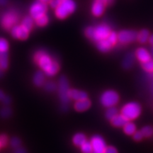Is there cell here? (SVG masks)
<instances>
[{
	"label": "cell",
	"mask_w": 153,
	"mask_h": 153,
	"mask_svg": "<svg viewBox=\"0 0 153 153\" xmlns=\"http://www.w3.org/2000/svg\"><path fill=\"white\" fill-rule=\"evenodd\" d=\"M34 60L48 76H54L59 71L60 65L58 62L45 51L36 52L34 55Z\"/></svg>",
	"instance_id": "cell-1"
},
{
	"label": "cell",
	"mask_w": 153,
	"mask_h": 153,
	"mask_svg": "<svg viewBox=\"0 0 153 153\" xmlns=\"http://www.w3.org/2000/svg\"><path fill=\"white\" fill-rule=\"evenodd\" d=\"M140 105L137 102H129L124 105L121 109V114L128 120H133L139 117L141 114Z\"/></svg>",
	"instance_id": "cell-2"
},
{
	"label": "cell",
	"mask_w": 153,
	"mask_h": 153,
	"mask_svg": "<svg viewBox=\"0 0 153 153\" xmlns=\"http://www.w3.org/2000/svg\"><path fill=\"white\" fill-rule=\"evenodd\" d=\"M75 9L76 4L73 0H63L55 8V15L60 19H65L68 15L73 13Z\"/></svg>",
	"instance_id": "cell-3"
},
{
	"label": "cell",
	"mask_w": 153,
	"mask_h": 153,
	"mask_svg": "<svg viewBox=\"0 0 153 153\" xmlns=\"http://www.w3.org/2000/svg\"><path fill=\"white\" fill-rule=\"evenodd\" d=\"M101 104L106 108L115 106L119 101V95L114 90L105 91L101 96Z\"/></svg>",
	"instance_id": "cell-4"
},
{
	"label": "cell",
	"mask_w": 153,
	"mask_h": 153,
	"mask_svg": "<svg viewBox=\"0 0 153 153\" xmlns=\"http://www.w3.org/2000/svg\"><path fill=\"white\" fill-rule=\"evenodd\" d=\"M19 21V15L15 11H7L1 16V25L6 30H9L14 27Z\"/></svg>",
	"instance_id": "cell-5"
},
{
	"label": "cell",
	"mask_w": 153,
	"mask_h": 153,
	"mask_svg": "<svg viewBox=\"0 0 153 153\" xmlns=\"http://www.w3.org/2000/svg\"><path fill=\"white\" fill-rule=\"evenodd\" d=\"M58 90L60 101H62V104L66 105L70 101V97L68 95L70 89H69L68 80L65 76H60V79H59Z\"/></svg>",
	"instance_id": "cell-6"
},
{
	"label": "cell",
	"mask_w": 153,
	"mask_h": 153,
	"mask_svg": "<svg viewBox=\"0 0 153 153\" xmlns=\"http://www.w3.org/2000/svg\"><path fill=\"white\" fill-rule=\"evenodd\" d=\"M111 32V30L108 25L105 24H99L94 27V31L91 40L94 42H98L101 40L106 39L109 36Z\"/></svg>",
	"instance_id": "cell-7"
},
{
	"label": "cell",
	"mask_w": 153,
	"mask_h": 153,
	"mask_svg": "<svg viewBox=\"0 0 153 153\" xmlns=\"http://www.w3.org/2000/svg\"><path fill=\"white\" fill-rule=\"evenodd\" d=\"M48 10L46 4L43 1H38L34 2L30 8V14L33 19H36L42 15L45 14Z\"/></svg>",
	"instance_id": "cell-8"
},
{
	"label": "cell",
	"mask_w": 153,
	"mask_h": 153,
	"mask_svg": "<svg viewBox=\"0 0 153 153\" xmlns=\"http://www.w3.org/2000/svg\"><path fill=\"white\" fill-rule=\"evenodd\" d=\"M137 33L135 30H123L118 33V41L122 44L132 43L137 39Z\"/></svg>",
	"instance_id": "cell-9"
},
{
	"label": "cell",
	"mask_w": 153,
	"mask_h": 153,
	"mask_svg": "<svg viewBox=\"0 0 153 153\" xmlns=\"http://www.w3.org/2000/svg\"><path fill=\"white\" fill-rule=\"evenodd\" d=\"M11 36L14 38H18L20 40H25L28 37L29 30L24 27L23 25L17 26L15 25L14 27L11 28Z\"/></svg>",
	"instance_id": "cell-10"
},
{
	"label": "cell",
	"mask_w": 153,
	"mask_h": 153,
	"mask_svg": "<svg viewBox=\"0 0 153 153\" xmlns=\"http://www.w3.org/2000/svg\"><path fill=\"white\" fill-rule=\"evenodd\" d=\"M92 145L93 151L98 153H104L106 148V145L104 140L99 135H94L91 138L90 141Z\"/></svg>",
	"instance_id": "cell-11"
},
{
	"label": "cell",
	"mask_w": 153,
	"mask_h": 153,
	"mask_svg": "<svg viewBox=\"0 0 153 153\" xmlns=\"http://www.w3.org/2000/svg\"><path fill=\"white\" fill-rule=\"evenodd\" d=\"M106 0H95L91 7V12L94 16H100L104 13L105 7L107 6Z\"/></svg>",
	"instance_id": "cell-12"
},
{
	"label": "cell",
	"mask_w": 153,
	"mask_h": 153,
	"mask_svg": "<svg viewBox=\"0 0 153 153\" xmlns=\"http://www.w3.org/2000/svg\"><path fill=\"white\" fill-rule=\"evenodd\" d=\"M135 56L141 63L145 62L152 59L150 53L144 48H139L135 52Z\"/></svg>",
	"instance_id": "cell-13"
},
{
	"label": "cell",
	"mask_w": 153,
	"mask_h": 153,
	"mask_svg": "<svg viewBox=\"0 0 153 153\" xmlns=\"http://www.w3.org/2000/svg\"><path fill=\"white\" fill-rule=\"evenodd\" d=\"M68 95L70 99L79 101L82 99H87V94L83 91H79L77 89H70L69 90Z\"/></svg>",
	"instance_id": "cell-14"
},
{
	"label": "cell",
	"mask_w": 153,
	"mask_h": 153,
	"mask_svg": "<svg viewBox=\"0 0 153 153\" xmlns=\"http://www.w3.org/2000/svg\"><path fill=\"white\" fill-rule=\"evenodd\" d=\"M97 48H98L101 52L106 53L111 49V48L114 46V45L111 43V41L108 39V38H106V39L101 40V41L97 42Z\"/></svg>",
	"instance_id": "cell-15"
},
{
	"label": "cell",
	"mask_w": 153,
	"mask_h": 153,
	"mask_svg": "<svg viewBox=\"0 0 153 153\" xmlns=\"http://www.w3.org/2000/svg\"><path fill=\"white\" fill-rule=\"evenodd\" d=\"M91 106V101L88 99H82V100L76 101L74 104V108L77 111H84L87 110Z\"/></svg>",
	"instance_id": "cell-16"
},
{
	"label": "cell",
	"mask_w": 153,
	"mask_h": 153,
	"mask_svg": "<svg viewBox=\"0 0 153 153\" xmlns=\"http://www.w3.org/2000/svg\"><path fill=\"white\" fill-rule=\"evenodd\" d=\"M111 124L115 127H123V126L127 123L128 120L124 117L122 114H118L114 118L111 120Z\"/></svg>",
	"instance_id": "cell-17"
},
{
	"label": "cell",
	"mask_w": 153,
	"mask_h": 153,
	"mask_svg": "<svg viewBox=\"0 0 153 153\" xmlns=\"http://www.w3.org/2000/svg\"><path fill=\"white\" fill-rule=\"evenodd\" d=\"M86 141H87V137H86L85 135L81 133L75 134L72 138V142H73L74 145L77 147L81 146Z\"/></svg>",
	"instance_id": "cell-18"
},
{
	"label": "cell",
	"mask_w": 153,
	"mask_h": 153,
	"mask_svg": "<svg viewBox=\"0 0 153 153\" xmlns=\"http://www.w3.org/2000/svg\"><path fill=\"white\" fill-rule=\"evenodd\" d=\"M149 37H150V33L148 30L143 29L139 33H137V40L139 43H145L148 41Z\"/></svg>",
	"instance_id": "cell-19"
},
{
	"label": "cell",
	"mask_w": 153,
	"mask_h": 153,
	"mask_svg": "<svg viewBox=\"0 0 153 153\" xmlns=\"http://www.w3.org/2000/svg\"><path fill=\"white\" fill-rule=\"evenodd\" d=\"M123 131L126 135H132L136 131V126H135V125L133 122H131V120H128L123 126Z\"/></svg>",
	"instance_id": "cell-20"
},
{
	"label": "cell",
	"mask_w": 153,
	"mask_h": 153,
	"mask_svg": "<svg viewBox=\"0 0 153 153\" xmlns=\"http://www.w3.org/2000/svg\"><path fill=\"white\" fill-rule=\"evenodd\" d=\"M45 82V75L41 71L36 72L33 76V83L37 87H41L44 84Z\"/></svg>",
	"instance_id": "cell-21"
},
{
	"label": "cell",
	"mask_w": 153,
	"mask_h": 153,
	"mask_svg": "<svg viewBox=\"0 0 153 153\" xmlns=\"http://www.w3.org/2000/svg\"><path fill=\"white\" fill-rule=\"evenodd\" d=\"M8 65L9 59L7 52H0V68L1 70H6Z\"/></svg>",
	"instance_id": "cell-22"
},
{
	"label": "cell",
	"mask_w": 153,
	"mask_h": 153,
	"mask_svg": "<svg viewBox=\"0 0 153 153\" xmlns=\"http://www.w3.org/2000/svg\"><path fill=\"white\" fill-rule=\"evenodd\" d=\"M118 114V111L115 106H111L108 108V109L106 111V117L107 119L111 120L115 116Z\"/></svg>",
	"instance_id": "cell-23"
},
{
	"label": "cell",
	"mask_w": 153,
	"mask_h": 153,
	"mask_svg": "<svg viewBox=\"0 0 153 153\" xmlns=\"http://www.w3.org/2000/svg\"><path fill=\"white\" fill-rule=\"evenodd\" d=\"M133 63L134 56L132 54H129L125 57V59H124L123 65L126 69H129L133 65Z\"/></svg>",
	"instance_id": "cell-24"
},
{
	"label": "cell",
	"mask_w": 153,
	"mask_h": 153,
	"mask_svg": "<svg viewBox=\"0 0 153 153\" xmlns=\"http://www.w3.org/2000/svg\"><path fill=\"white\" fill-rule=\"evenodd\" d=\"M22 25L28 30H31L33 26V19L31 16H26L23 19Z\"/></svg>",
	"instance_id": "cell-25"
},
{
	"label": "cell",
	"mask_w": 153,
	"mask_h": 153,
	"mask_svg": "<svg viewBox=\"0 0 153 153\" xmlns=\"http://www.w3.org/2000/svg\"><path fill=\"white\" fill-rule=\"evenodd\" d=\"M36 22L38 26H44L49 22V18L46 14H43L36 19Z\"/></svg>",
	"instance_id": "cell-26"
},
{
	"label": "cell",
	"mask_w": 153,
	"mask_h": 153,
	"mask_svg": "<svg viewBox=\"0 0 153 153\" xmlns=\"http://www.w3.org/2000/svg\"><path fill=\"white\" fill-rule=\"evenodd\" d=\"M80 148L82 153H92L93 152L92 145L90 142H88V141H86L83 145H81Z\"/></svg>",
	"instance_id": "cell-27"
},
{
	"label": "cell",
	"mask_w": 153,
	"mask_h": 153,
	"mask_svg": "<svg viewBox=\"0 0 153 153\" xmlns=\"http://www.w3.org/2000/svg\"><path fill=\"white\" fill-rule=\"evenodd\" d=\"M142 67L146 72H153V60L152 59L147 61V62L142 63Z\"/></svg>",
	"instance_id": "cell-28"
},
{
	"label": "cell",
	"mask_w": 153,
	"mask_h": 153,
	"mask_svg": "<svg viewBox=\"0 0 153 153\" xmlns=\"http://www.w3.org/2000/svg\"><path fill=\"white\" fill-rule=\"evenodd\" d=\"M141 132H142L143 136L149 137L153 135V128L151 126H145V127L143 128Z\"/></svg>",
	"instance_id": "cell-29"
},
{
	"label": "cell",
	"mask_w": 153,
	"mask_h": 153,
	"mask_svg": "<svg viewBox=\"0 0 153 153\" xmlns=\"http://www.w3.org/2000/svg\"><path fill=\"white\" fill-rule=\"evenodd\" d=\"M9 49V43L4 38H0V52H7Z\"/></svg>",
	"instance_id": "cell-30"
},
{
	"label": "cell",
	"mask_w": 153,
	"mask_h": 153,
	"mask_svg": "<svg viewBox=\"0 0 153 153\" xmlns=\"http://www.w3.org/2000/svg\"><path fill=\"white\" fill-rule=\"evenodd\" d=\"M56 85L53 82H48L45 85V89L48 91H53L56 89Z\"/></svg>",
	"instance_id": "cell-31"
},
{
	"label": "cell",
	"mask_w": 153,
	"mask_h": 153,
	"mask_svg": "<svg viewBox=\"0 0 153 153\" xmlns=\"http://www.w3.org/2000/svg\"><path fill=\"white\" fill-rule=\"evenodd\" d=\"M0 101H1L4 104H9L10 103L11 99L9 97L6 96L1 90H0Z\"/></svg>",
	"instance_id": "cell-32"
},
{
	"label": "cell",
	"mask_w": 153,
	"mask_h": 153,
	"mask_svg": "<svg viewBox=\"0 0 153 153\" xmlns=\"http://www.w3.org/2000/svg\"><path fill=\"white\" fill-rule=\"evenodd\" d=\"M11 114V111L10 108H7V107H5V108H3L0 111V115L2 116L3 118H7L10 116Z\"/></svg>",
	"instance_id": "cell-33"
},
{
	"label": "cell",
	"mask_w": 153,
	"mask_h": 153,
	"mask_svg": "<svg viewBox=\"0 0 153 153\" xmlns=\"http://www.w3.org/2000/svg\"><path fill=\"white\" fill-rule=\"evenodd\" d=\"M94 27H92V26H89V27H87L85 29V35L87 38H90L91 39L93 37L94 35Z\"/></svg>",
	"instance_id": "cell-34"
},
{
	"label": "cell",
	"mask_w": 153,
	"mask_h": 153,
	"mask_svg": "<svg viewBox=\"0 0 153 153\" xmlns=\"http://www.w3.org/2000/svg\"><path fill=\"white\" fill-rule=\"evenodd\" d=\"M21 145V140H19L18 137H13L11 140V145L14 148H17L20 146Z\"/></svg>",
	"instance_id": "cell-35"
},
{
	"label": "cell",
	"mask_w": 153,
	"mask_h": 153,
	"mask_svg": "<svg viewBox=\"0 0 153 153\" xmlns=\"http://www.w3.org/2000/svg\"><path fill=\"white\" fill-rule=\"evenodd\" d=\"M8 142V139L6 135H0V145H1V148L5 147L7 145Z\"/></svg>",
	"instance_id": "cell-36"
},
{
	"label": "cell",
	"mask_w": 153,
	"mask_h": 153,
	"mask_svg": "<svg viewBox=\"0 0 153 153\" xmlns=\"http://www.w3.org/2000/svg\"><path fill=\"white\" fill-rule=\"evenodd\" d=\"M133 139L136 141H140L143 138V135L142 133V132L140 131H135V133L133 134Z\"/></svg>",
	"instance_id": "cell-37"
},
{
	"label": "cell",
	"mask_w": 153,
	"mask_h": 153,
	"mask_svg": "<svg viewBox=\"0 0 153 153\" xmlns=\"http://www.w3.org/2000/svg\"><path fill=\"white\" fill-rule=\"evenodd\" d=\"M49 2L51 7H52L53 8L55 9L56 7H57L60 4V3L62 2V1H61V0H51Z\"/></svg>",
	"instance_id": "cell-38"
},
{
	"label": "cell",
	"mask_w": 153,
	"mask_h": 153,
	"mask_svg": "<svg viewBox=\"0 0 153 153\" xmlns=\"http://www.w3.org/2000/svg\"><path fill=\"white\" fill-rule=\"evenodd\" d=\"M104 153H118V151L116 148H114V147L109 146V147H106V150H105Z\"/></svg>",
	"instance_id": "cell-39"
},
{
	"label": "cell",
	"mask_w": 153,
	"mask_h": 153,
	"mask_svg": "<svg viewBox=\"0 0 153 153\" xmlns=\"http://www.w3.org/2000/svg\"><path fill=\"white\" fill-rule=\"evenodd\" d=\"M15 153H27L26 152V150L23 148H16V150H15Z\"/></svg>",
	"instance_id": "cell-40"
},
{
	"label": "cell",
	"mask_w": 153,
	"mask_h": 153,
	"mask_svg": "<svg viewBox=\"0 0 153 153\" xmlns=\"http://www.w3.org/2000/svg\"><path fill=\"white\" fill-rule=\"evenodd\" d=\"M148 41H149V43H150L151 45H152L153 46V35L150 36V37H149Z\"/></svg>",
	"instance_id": "cell-41"
},
{
	"label": "cell",
	"mask_w": 153,
	"mask_h": 153,
	"mask_svg": "<svg viewBox=\"0 0 153 153\" xmlns=\"http://www.w3.org/2000/svg\"><path fill=\"white\" fill-rule=\"evenodd\" d=\"M7 0H0V5H3V4H5L6 3H7Z\"/></svg>",
	"instance_id": "cell-42"
},
{
	"label": "cell",
	"mask_w": 153,
	"mask_h": 153,
	"mask_svg": "<svg viewBox=\"0 0 153 153\" xmlns=\"http://www.w3.org/2000/svg\"><path fill=\"white\" fill-rule=\"evenodd\" d=\"M106 1H107V4L110 5L114 2V0H106Z\"/></svg>",
	"instance_id": "cell-43"
},
{
	"label": "cell",
	"mask_w": 153,
	"mask_h": 153,
	"mask_svg": "<svg viewBox=\"0 0 153 153\" xmlns=\"http://www.w3.org/2000/svg\"><path fill=\"white\" fill-rule=\"evenodd\" d=\"M40 1H43V2H48V1H51V0H40Z\"/></svg>",
	"instance_id": "cell-44"
},
{
	"label": "cell",
	"mask_w": 153,
	"mask_h": 153,
	"mask_svg": "<svg viewBox=\"0 0 153 153\" xmlns=\"http://www.w3.org/2000/svg\"><path fill=\"white\" fill-rule=\"evenodd\" d=\"M2 75V71H1V68H0V76Z\"/></svg>",
	"instance_id": "cell-45"
},
{
	"label": "cell",
	"mask_w": 153,
	"mask_h": 153,
	"mask_svg": "<svg viewBox=\"0 0 153 153\" xmlns=\"http://www.w3.org/2000/svg\"><path fill=\"white\" fill-rule=\"evenodd\" d=\"M92 153H98V152H94V151H93Z\"/></svg>",
	"instance_id": "cell-46"
},
{
	"label": "cell",
	"mask_w": 153,
	"mask_h": 153,
	"mask_svg": "<svg viewBox=\"0 0 153 153\" xmlns=\"http://www.w3.org/2000/svg\"><path fill=\"white\" fill-rule=\"evenodd\" d=\"M152 54H153V48H152Z\"/></svg>",
	"instance_id": "cell-47"
},
{
	"label": "cell",
	"mask_w": 153,
	"mask_h": 153,
	"mask_svg": "<svg viewBox=\"0 0 153 153\" xmlns=\"http://www.w3.org/2000/svg\"><path fill=\"white\" fill-rule=\"evenodd\" d=\"M1 145H0V148H1Z\"/></svg>",
	"instance_id": "cell-48"
},
{
	"label": "cell",
	"mask_w": 153,
	"mask_h": 153,
	"mask_svg": "<svg viewBox=\"0 0 153 153\" xmlns=\"http://www.w3.org/2000/svg\"><path fill=\"white\" fill-rule=\"evenodd\" d=\"M61 1H63V0H61Z\"/></svg>",
	"instance_id": "cell-49"
}]
</instances>
